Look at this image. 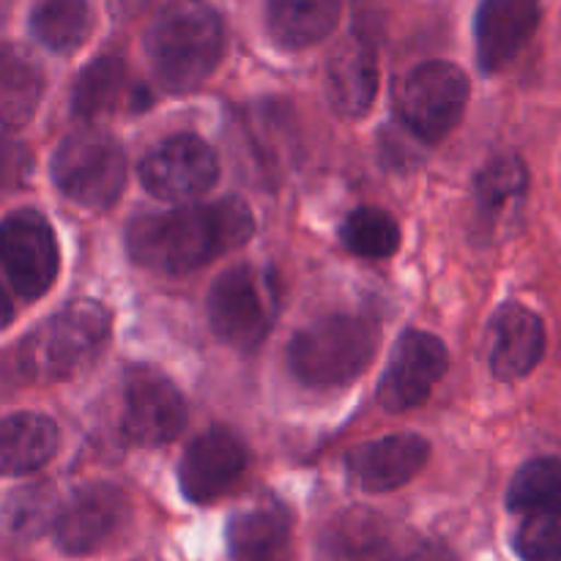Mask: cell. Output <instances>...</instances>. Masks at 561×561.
I'll list each match as a JSON object with an SVG mask.
<instances>
[{
    "label": "cell",
    "mask_w": 561,
    "mask_h": 561,
    "mask_svg": "<svg viewBox=\"0 0 561 561\" xmlns=\"http://www.w3.org/2000/svg\"><path fill=\"white\" fill-rule=\"evenodd\" d=\"M252 233L255 219L250 206L239 197H222L217 203L140 214L126 228V250L137 266L181 277L244 247Z\"/></svg>",
    "instance_id": "6da1fadb"
},
{
    "label": "cell",
    "mask_w": 561,
    "mask_h": 561,
    "mask_svg": "<svg viewBox=\"0 0 561 561\" xmlns=\"http://www.w3.org/2000/svg\"><path fill=\"white\" fill-rule=\"evenodd\" d=\"M146 53L168 91H195L222 60L225 25L201 0H181L148 27Z\"/></svg>",
    "instance_id": "7a4b0ae2"
},
{
    "label": "cell",
    "mask_w": 561,
    "mask_h": 561,
    "mask_svg": "<svg viewBox=\"0 0 561 561\" xmlns=\"http://www.w3.org/2000/svg\"><path fill=\"white\" fill-rule=\"evenodd\" d=\"M378 343L381 329L370 318L327 316L290 340V370L307 387H343L370 367Z\"/></svg>",
    "instance_id": "3957f363"
},
{
    "label": "cell",
    "mask_w": 561,
    "mask_h": 561,
    "mask_svg": "<svg viewBox=\"0 0 561 561\" xmlns=\"http://www.w3.org/2000/svg\"><path fill=\"white\" fill-rule=\"evenodd\" d=\"M110 337V312L91 299L66 305L22 343L20 367L31 381H66L85 370Z\"/></svg>",
    "instance_id": "277c9868"
},
{
    "label": "cell",
    "mask_w": 561,
    "mask_h": 561,
    "mask_svg": "<svg viewBox=\"0 0 561 561\" xmlns=\"http://www.w3.org/2000/svg\"><path fill=\"white\" fill-rule=\"evenodd\" d=\"M53 181L60 195L88 211H107L126 186V153L113 135L93 126L71 131L53 153Z\"/></svg>",
    "instance_id": "5b68a950"
},
{
    "label": "cell",
    "mask_w": 561,
    "mask_h": 561,
    "mask_svg": "<svg viewBox=\"0 0 561 561\" xmlns=\"http://www.w3.org/2000/svg\"><path fill=\"white\" fill-rule=\"evenodd\" d=\"M279 312L277 277L268 268L241 266L219 274L208 294V318L219 340L239 351H255L268 337Z\"/></svg>",
    "instance_id": "8992f818"
},
{
    "label": "cell",
    "mask_w": 561,
    "mask_h": 561,
    "mask_svg": "<svg viewBox=\"0 0 561 561\" xmlns=\"http://www.w3.org/2000/svg\"><path fill=\"white\" fill-rule=\"evenodd\" d=\"M469 93L463 69L447 60H427L403 77L394 102L405 129L425 146H436L460 124Z\"/></svg>",
    "instance_id": "52a82bcc"
},
{
    "label": "cell",
    "mask_w": 561,
    "mask_h": 561,
    "mask_svg": "<svg viewBox=\"0 0 561 561\" xmlns=\"http://www.w3.org/2000/svg\"><path fill=\"white\" fill-rule=\"evenodd\" d=\"M0 261L22 299H42L60 272L53 225L33 208H20L0 222Z\"/></svg>",
    "instance_id": "ba28073f"
},
{
    "label": "cell",
    "mask_w": 561,
    "mask_h": 561,
    "mask_svg": "<svg viewBox=\"0 0 561 561\" xmlns=\"http://www.w3.org/2000/svg\"><path fill=\"white\" fill-rule=\"evenodd\" d=\"M219 159L206 140L175 135L159 142L140 162V181L159 201H192L217 184Z\"/></svg>",
    "instance_id": "9c48e42d"
},
{
    "label": "cell",
    "mask_w": 561,
    "mask_h": 561,
    "mask_svg": "<svg viewBox=\"0 0 561 561\" xmlns=\"http://www.w3.org/2000/svg\"><path fill=\"white\" fill-rule=\"evenodd\" d=\"M129 502L121 488L93 482L60 502L53 524L55 546L69 557H91L102 551L126 524Z\"/></svg>",
    "instance_id": "30bf717a"
},
{
    "label": "cell",
    "mask_w": 561,
    "mask_h": 561,
    "mask_svg": "<svg viewBox=\"0 0 561 561\" xmlns=\"http://www.w3.org/2000/svg\"><path fill=\"white\" fill-rule=\"evenodd\" d=\"M124 433L137 447H162L186 425V403L175 383L153 367L137 365L124 381Z\"/></svg>",
    "instance_id": "8fae6325"
},
{
    "label": "cell",
    "mask_w": 561,
    "mask_h": 561,
    "mask_svg": "<svg viewBox=\"0 0 561 561\" xmlns=\"http://www.w3.org/2000/svg\"><path fill=\"white\" fill-rule=\"evenodd\" d=\"M447 345L431 332H405L394 343L387 373L378 383V405L389 414H403L431 398L433 387L447 376Z\"/></svg>",
    "instance_id": "7c38bea8"
},
{
    "label": "cell",
    "mask_w": 561,
    "mask_h": 561,
    "mask_svg": "<svg viewBox=\"0 0 561 561\" xmlns=\"http://www.w3.org/2000/svg\"><path fill=\"white\" fill-rule=\"evenodd\" d=\"M250 453L230 427H208L186 447L179 466V485L190 502L211 504L228 496L244 477Z\"/></svg>",
    "instance_id": "4fadbf2b"
},
{
    "label": "cell",
    "mask_w": 561,
    "mask_h": 561,
    "mask_svg": "<svg viewBox=\"0 0 561 561\" xmlns=\"http://www.w3.org/2000/svg\"><path fill=\"white\" fill-rule=\"evenodd\" d=\"M323 561H442L425 542L403 540L381 515L345 513L327 529Z\"/></svg>",
    "instance_id": "5bb4252c"
},
{
    "label": "cell",
    "mask_w": 561,
    "mask_h": 561,
    "mask_svg": "<svg viewBox=\"0 0 561 561\" xmlns=\"http://www.w3.org/2000/svg\"><path fill=\"white\" fill-rule=\"evenodd\" d=\"M540 0H482L474 16L477 60L496 75L518 58L540 25Z\"/></svg>",
    "instance_id": "9a60e30c"
},
{
    "label": "cell",
    "mask_w": 561,
    "mask_h": 561,
    "mask_svg": "<svg viewBox=\"0 0 561 561\" xmlns=\"http://www.w3.org/2000/svg\"><path fill=\"white\" fill-rule=\"evenodd\" d=\"M431 458V444L416 433H394L356 447L348 455V474L362 491L389 493L409 485Z\"/></svg>",
    "instance_id": "2e32d148"
},
{
    "label": "cell",
    "mask_w": 561,
    "mask_h": 561,
    "mask_svg": "<svg viewBox=\"0 0 561 561\" xmlns=\"http://www.w3.org/2000/svg\"><path fill=\"white\" fill-rule=\"evenodd\" d=\"M546 354V323L524 305H504L488 334V362L499 381L526 378Z\"/></svg>",
    "instance_id": "e0dca14e"
},
{
    "label": "cell",
    "mask_w": 561,
    "mask_h": 561,
    "mask_svg": "<svg viewBox=\"0 0 561 561\" xmlns=\"http://www.w3.org/2000/svg\"><path fill=\"white\" fill-rule=\"evenodd\" d=\"M378 93V58L367 38L340 44L327 66V99L340 118L370 113Z\"/></svg>",
    "instance_id": "ac0fdd59"
},
{
    "label": "cell",
    "mask_w": 561,
    "mask_h": 561,
    "mask_svg": "<svg viewBox=\"0 0 561 561\" xmlns=\"http://www.w3.org/2000/svg\"><path fill=\"white\" fill-rule=\"evenodd\" d=\"M60 433L49 416L33 411L0 416V477H25L58 453Z\"/></svg>",
    "instance_id": "d6986e66"
},
{
    "label": "cell",
    "mask_w": 561,
    "mask_h": 561,
    "mask_svg": "<svg viewBox=\"0 0 561 561\" xmlns=\"http://www.w3.org/2000/svg\"><path fill=\"white\" fill-rule=\"evenodd\" d=\"M233 561H290L294 524L283 507H255L233 515L228 524Z\"/></svg>",
    "instance_id": "ffe728a7"
},
{
    "label": "cell",
    "mask_w": 561,
    "mask_h": 561,
    "mask_svg": "<svg viewBox=\"0 0 561 561\" xmlns=\"http://www.w3.org/2000/svg\"><path fill=\"white\" fill-rule=\"evenodd\" d=\"M343 0H268L266 20L274 42L285 49H305L323 42L337 27Z\"/></svg>",
    "instance_id": "44dd1931"
},
{
    "label": "cell",
    "mask_w": 561,
    "mask_h": 561,
    "mask_svg": "<svg viewBox=\"0 0 561 561\" xmlns=\"http://www.w3.org/2000/svg\"><path fill=\"white\" fill-rule=\"evenodd\" d=\"M44 99V71L27 49H0V124L22 129L33 121Z\"/></svg>",
    "instance_id": "7402d4cb"
},
{
    "label": "cell",
    "mask_w": 561,
    "mask_h": 561,
    "mask_svg": "<svg viewBox=\"0 0 561 561\" xmlns=\"http://www.w3.org/2000/svg\"><path fill=\"white\" fill-rule=\"evenodd\" d=\"M60 499L49 485H27L0 504V551H20L53 531Z\"/></svg>",
    "instance_id": "603a6c76"
},
{
    "label": "cell",
    "mask_w": 561,
    "mask_h": 561,
    "mask_svg": "<svg viewBox=\"0 0 561 561\" xmlns=\"http://www.w3.org/2000/svg\"><path fill=\"white\" fill-rule=\"evenodd\" d=\"M93 11L88 0H42L31 14V31L47 49L71 55L88 42Z\"/></svg>",
    "instance_id": "cb8c5ba5"
},
{
    "label": "cell",
    "mask_w": 561,
    "mask_h": 561,
    "mask_svg": "<svg viewBox=\"0 0 561 561\" xmlns=\"http://www.w3.org/2000/svg\"><path fill=\"white\" fill-rule=\"evenodd\" d=\"M126 91V66L115 55H102L82 69L71 93V113L82 121L110 115Z\"/></svg>",
    "instance_id": "d4e9b609"
},
{
    "label": "cell",
    "mask_w": 561,
    "mask_h": 561,
    "mask_svg": "<svg viewBox=\"0 0 561 561\" xmlns=\"http://www.w3.org/2000/svg\"><path fill=\"white\" fill-rule=\"evenodd\" d=\"M526 186H529V170L524 159L515 153L493 157L474 179L477 211L488 219L502 217V211L526 195Z\"/></svg>",
    "instance_id": "484cf974"
},
{
    "label": "cell",
    "mask_w": 561,
    "mask_h": 561,
    "mask_svg": "<svg viewBox=\"0 0 561 561\" xmlns=\"http://www.w3.org/2000/svg\"><path fill=\"white\" fill-rule=\"evenodd\" d=\"M340 236H343L345 250L359 257H367V261L392 257L400 247V228L392 214L373 206L354 208L345 217Z\"/></svg>",
    "instance_id": "4316f807"
},
{
    "label": "cell",
    "mask_w": 561,
    "mask_h": 561,
    "mask_svg": "<svg viewBox=\"0 0 561 561\" xmlns=\"http://www.w3.org/2000/svg\"><path fill=\"white\" fill-rule=\"evenodd\" d=\"M561 504V458H535L518 469L507 491L513 513H531Z\"/></svg>",
    "instance_id": "83f0119b"
},
{
    "label": "cell",
    "mask_w": 561,
    "mask_h": 561,
    "mask_svg": "<svg viewBox=\"0 0 561 561\" xmlns=\"http://www.w3.org/2000/svg\"><path fill=\"white\" fill-rule=\"evenodd\" d=\"M515 551L524 561H561V504L526 513Z\"/></svg>",
    "instance_id": "f1b7e54d"
},
{
    "label": "cell",
    "mask_w": 561,
    "mask_h": 561,
    "mask_svg": "<svg viewBox=\"0 0 561 561\" xmlns=\"http://www.w3.org/2000/svg\"><path fill=\"white\" fill-rule=\"evenodd\" d=\"M33 170V153L25 142L0 135V192L20 190Z\"/></svg>",
    "instance_id": "f546056e"
},
{
    "label": "cell",
    "mask_w": 561,
    "mask_h": 561,
    "mask_svg": "<svg viewBox=\"0 0 561 561\" xmlns=\"http://www.w3.org/2000/svg\"><path fill=\"white\" fill-rule=\"evenodd\" d=\"M11 318H14V305H11L9 294H5V288L0 285V329L9 327Z\"/></svg>",
    "instance_id": "4dcf8cb0"
}]
</instances>
